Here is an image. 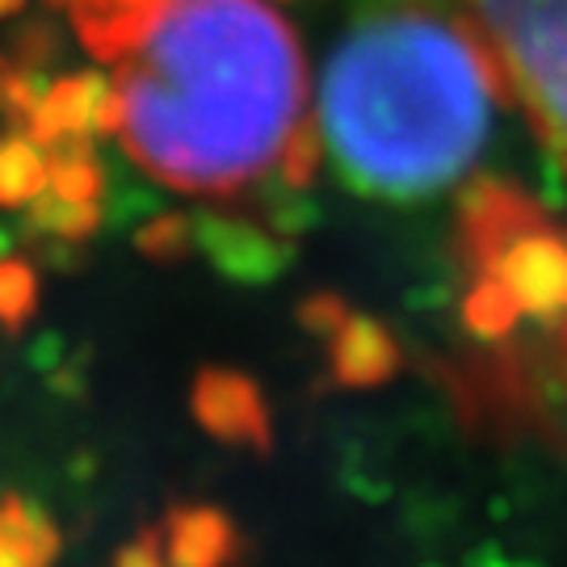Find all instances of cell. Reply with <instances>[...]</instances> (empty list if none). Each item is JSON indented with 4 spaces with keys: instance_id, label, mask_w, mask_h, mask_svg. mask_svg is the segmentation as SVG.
I'll use <instances>...</instances> for the list:
<instances>
[{
    "instance_id": "1",
    "label": "cell",
    "mask_w": 567,
    "mask_h": 567,
    "mask_svg": "<svg viewBox=\"0 0 567 567\" xmlns=\"http://www.w3.org/2000/svg\"><path fill=\"white\" fill-rule=\"evenodd\" d=\"M81 39L110 76V131L156 182L231 198L299 182L311 84L274 0H76Z\"/></svg>"
},
{
    "instance_id": "2",
    "label": "cell",
    "mask_w": 567,
    "mask_h": 567,
    "mask_svg": "<svg viewBox=\"0 0 567 567\" xmlns=\"http://www.w3.org/2000/svg\"><path fill=\"white\" fill-rule=\"evenodd\" d=\"M505 81L471 21L400 4L358 18L332 42L311 143L374 198H425L484 156Z\"/></svg>"
},
{
    "instance_id": "3",
    "label": "cell",
    "mask_w": 567,
    "mask_h": 567,
    "mask_svg": "<svg viewBox=\"0 0 567 567\" xmlns=\"http://www.w3.org/2000/svg\"><path fill=\"white\" fill-rule=\"evenodd\" d=\"M505 89L567 152V0H466Z\"/></svg>"
},
{
    "instance_id": "4",
    "label": "cell",
    "mask_w": 567,
    "mask_h": 567,
    "mask_svg": "<svg viewBox=\"0 0 567 567\" xmlns=\"http://www.w3.org/2000/svg\"><path fill=\"white\" fill-rule=\"evenodd\" d=\"M492 286H484L505 316L559 320L567 311V244L543 227L513 224L487 244Z\"/></svg>"
},
{
    "instance_id": "5",
    "label": "cell",
    "mask_w": 567,
    "mask_h": 567,
    "mask_svg": "<svg viewBox=\"0 0 567 567\" xmlns=\"http://www.w3.org/2000/svg\"><path fill=\"white\" fill-rule=\"evenodd\" d=\"M89 131H110V81L102 76H76L60 81L42 93L39 110L30 114V135L51 143L84 140Z\"/></svg>"
},
{
    "instance_id": "6",
    "label": "cell",
    "mask_w": 567,
    "mask_h": 567,
    "mask_svg": "<svg viewBox=\"0 0 567 567\" xmlns=\"http://www.w3.org/2000/svg\"><path fill=\"white\" fill-rule=\"evenodd\" d=\"M51 555H55L51 522L18 496L0 501V567H47Z\"/></svg>"
},
{
    "instance_id": "7",
    "label": "cell",
    "mask_w": 567,
    "mask_h": 567,
    "mask_svg": "<svg viewBox=\"0 0 567 567\" xmlns=\"http://www.w3.org/2000/svg\"><path fill=\"white\" fill-rule=\"evenodd\" d=\"M198 412H203L206 425L227 433V437H248L265 421L252 386L240 379H224V374H215L198 386Z\"/></svg>"
},
{
    "instance_id": "8",
    "label": "cell",
    "mask_w": 567,
    "mask_h": 567,
    "mask_svg": "<svg viewBox=\"0 0 567 567\" xmlns=\"http://www.w3.org/2000/svg\"><path fill=\"white\" fill-rule=\"evenodd\" d=\"M47 189V147L34 135L0 140V206H25Z\"/></svg>"
},
{
    "instance_id": "9",
    "label": "cell",
    "mask_w": 567,
    "mask_h": 567,
    "mask_svg": "<svg viewBox=\"0 0 567 567\" xmlns=\"http://www.w3.org/2000/svg\"><path fill=\"white\" fill-rule=\"evenodd\" d=\"M206 252H215V261L236 278H265L274 274V240H265L261 231L236 224H206L203 231Z\"/></svg>"
},
{
    "instance_id": "10",
    "label": "cell",
    "mask_w": 567,
    "mask_h": 567,
    "mask_svg": "<svg viewBox=\"0 0 567 567\" xmlns=\"http://www.w3.org/2000/svg\"><path fill=\"white\" fill-rule=\"evenodd\" d=\"M395 362V349L383 337V328L362 324V320H349L341 324V341H337V370L353 383H374L383 379Z\"/></svg>"
},
{
    "instance_id": "11",
    "label": "cell",
    "mask_w": 567,
    "mask_h": 567,
    "mask_svg": "<svg viewBox=\"0 0 567 567\" xmlns=\"http://www.w3.org/2000/svg\"><path fill=\"white\" fill-rule=\"evenodd\" d=\"M30 224L47 231V236H60V240H81L97 227V206L63 198L55 189H42L34 206H30Z\"/></svg>"
},
{
    "instance_id": "12",
    "label": "cell",
    "mask_w": 567,
    "mask_h": 567,
    "mask_svg": "<svg viewBox=\"0 0 567 567\" xmlns=\"http://www.w3.org/2000/svg\"><path fill=\"white\" fill-rule=\"evenodd\" d=\"M39 303V278L25 261H0V328H21Z\"/></svg>"
},
{
    "instance_id": "13",
    "label": "cell",
    "mask_w": 567,
    "mask_h": 567,
    "mask_svg": "<svg viewBox=\"0 0 567 567\" xmlns=\"http://www.w3.org/2000/svg\"><path fill=\"white\" fill-rule=\"evenodd\" d=\"M25 0H0V18H13Z\"/></svg>"
},
{
    "instance_id": "14",
    "label": "cell",
    "mask_w": 567,
    "mask_h": 567,
    "mask_svg": "<svg viewBox=\"0 0 567 567\" xmlns=\"http://www.w3.org/2000/svg\"><path fill=\"white\" fill-rule=\"evenodd\" d=\"M72 4H76V0H72Z\"/></svg>"
}]
</instances>
